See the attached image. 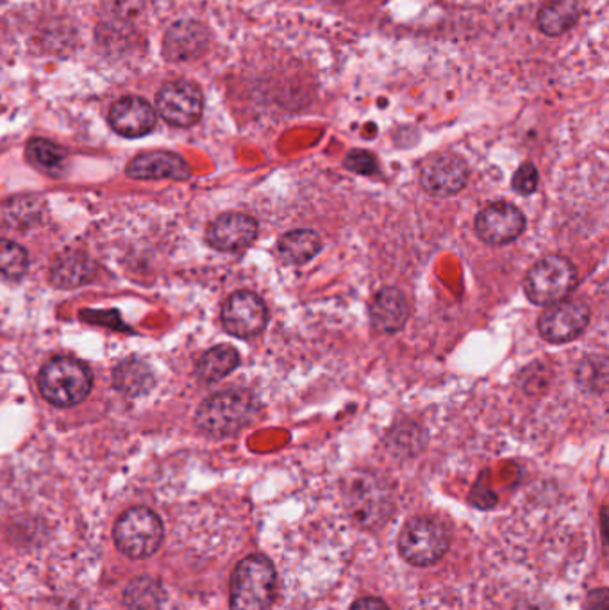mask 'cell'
<instances>
[{"label":"cell","mask_w":609,"mask_h":610,"mask_svg":"<svg viewBox=\"0 0 609 610\" xmlns=\"http://www.w3.org/2000/svg\"><path fill=\"white\" fill-rule=\"evenodd\" d=\"M260 412V403L246 389H226L202 402L197 411V427L206 434L232 436L250 426Z\"/></svg>","instance_id":"6da1fadb"},{"label":"cell","mask_w":609,"mask_h":610,"mask_svg":"<svg viewBox=\"0 0 609 610\" xmlns=\"http://www.w3.org/2000/svg\"><path fill=\"white\" fill-rule=\"evenodd\" d=\"M276 579V568L267 557H246L232 573L231 610H270Z\"/></svg>","instance_id":"7a4b0ae2"},{"label":"cell","mask_w":609,"mask_h":610,"mask_svg":"<svg viewBox=\"0 0 609 610\" xmlns=\"http://www.w3.org/2000/svg\"><path fill=\"white\" fill-rule=\"evenodd\" d=\"M578 268L565 256H546L523 277L526 297L537 306L563 302L578 288Z\"/></svg>","instance_id":"3957f363"},{"label":"cell","mask_w":609,"mask_h":610,"mask_svg":"<svg viewBox=\"0 0 609 610\" xmlns=\"http://www.w3.org/2000/svg\"><path fill=\"white\" fill-rule=\"evenodd\" d=\"M343 500L350 516L369 529L385 523L393 511L390 489L369 471H355L347 477Z\"/></svg>","instance_id":"277c9868"},{"label":"cell","mask_w":609,"mask_h":610,"mask_svg":"<svg viewBox=\"0 0 609 610\" xmlns=\"http://www.w3.org/2000/svg\"><path fill=\"white\" fill-rule=\"evenodd\" d=\"M38 384L47 402L56 407H72L87 400L93 379L84 362L56 358L41 368Z\"/></svg>","instance_id":"5b68a950"},{"label":"cell","mask_w":609,"mask_h":610,"mask_svg":"<svg viewBox=\"0 0 609 610\" xmlns=\"http://www.w3.org/2000/svg\"><path fill=\"white\" fill-rule=\"evenodd\" d=\"M164 530L160 516L146 509L132 507L114 523V544L129 559H147L160 550Z\"/></svg>","instance_id":"8992f818"},{"label":"cell","mask_w":609,"mask_h":610,"mask_svg":"<svg viewBox=\"0 0 609 610\" xmlns=\"http://www.w3.org/2000/svg\"><path fill=\"white\" fill-rule=\"evenodd\" d=\"M450 536L443 524L431 518H413L399 536V550L413 566H431L449 550Z\"/></svg>","instance_id":"52a82bcc"},{"label":"cell","mask_w":609,"mask_h":610,"mask_svg":"<svg viewBox=\"0 0 609 610\" xmlns=\"http://www.w3.org/2000/svg\"><path fill=\"white\" fill-rule=\"evenodd\" d=\"M269 323V308L252 291L232 293L222 308V326L234 338L249 339L261 334Z\"/></svg>","instance_id":"ba28073f"},{"label":"cell","mask_w":609,"mask_h":610,"mask_svg":"<svg viewBox=\"0 0 609 610\" xmlns=\"http://www.w3.org/2000/svg\"><path fill=\"white\" fill-rule=\"evenodd\" d=\"M156 106L164 122L176 127H191L199 122L204 109V97L190 81H172L158 93Z\"/></svg>","instance_id":"9c48e42d"},{"label":"cell","mask_w":609,"mask_h":610,"mask_svg":"<svg viewBox=\"0 0 609 610\" xmlns=\"http://www.w3.org/2000/svg\"><path fill=\"white\" fill-rule=\"evenodd\" d=\"M526 231V217L517 206L508 202L490 203L476 217V234L493 247L513 243Z\"/></svg>","instance_id":"30bf717a"},{"label":"cell","mask_w":609,"mask_h":610,"mask_svg":"<svg viewBox=\"0 0 609 610\" xmlns=\"http://www.w3.org/2000/svg\"><path fill=\"white\" fill-rule=\"evenodd\" d=\"M590 323V309L582 302H558L550 306L540 320L538 332L547 343H570L587 330Z\"/></svg>","instance_id":"8fae6325"},{"label":"cell","mask_w":609,"mask_h":610,"mask_svg":"<svg viewBox=\"0 0 609 610\" xmlns=\"http://www.w3.org/2000/svg\"><path fill=\"white\" fill-rule=\"evenodd\" d=\"M469 181V168L460 156L437 154L423 161L420 184L432 197L460 193Z\"/></svg>","instance_id":"7c38bea8"},{"label":"cell","mask_w":609,"mask_h":610,"mask_svg":"<svg viewBox=\"0 0 609 610\" xmlns=\"http://www.w3.org/2000/svg\"><path fill=\"white\" fill-rule=\"evenodd\" d=\"M258 236V222L243 213H223L208 227L206 240L220 252H238L252 244Z\"/></svg>","instance_id":"4fadbf2b"},{"label":"cell","mask_w":609,"mask_h":610,"mask_svg":"<svg viewBox=\"0 0 609 610\" xmlns=\"http://www.w3.org/2000/svg\"><path fill=\"white\" fill-rule=\"evenodd\" d=\"M128 176L138 181H154V179H173V181H187L190 179L191 170L181 156L156 150L137 156L128 164Z\"/></svg>","instance_id":"5bb4252c"},{"label":"cell","mask_w":609,"mask_h":610,"mask_svg":"<svg viewBox=\"0 0 609 610\" xmlns=\"http://www.w3.org/2000/svg\"><path fill=\"white\" fill-rule=\"evenodd\" d=\"M110 126L123 138H141L156 127L154 108L140 97H126L111 108Z\"/></svg>","instance_id":"9a60e30c"},{"label":"cell","mask_w":609,"mask_h":610,"mask_svg":"<svg viewBox=\"0 0 609 610\" xmlns=\"http://www.w3.org/2000/svg\"><path fill=\"white\" fill-rule=\"evenodd\" d=\"M208 40V31L202 23L181 20L164 34L163 56L176 63L188 61L204 52Z\"/></svg>","instance_id":"2e32d148"},{"label":"cell","mask_w":609,"mask_h":610,"mask_svg":"<svg viewBox=\"0 0 609 610\" xmlns=\"http://www.w3.org/2000/svg\"><path fill=\"white\" fill-rule=\"evenodd\" d=\"M410 318V303L397 288H385L373 297L370 320L382 334H396Z\"/></svg>","instance_id":"e0dca14e"},{"label":"cell","mask_w":609,"mask_h":610,"mask_svg":"<svg viewBox=\"0 0 609 610\" xmlns=\"http://www.w3.org/2000/svg\"><path fill=\"white\" fill-rule=\"evenodd\" d=\"M320 250H322V240L310 229L287 232L278 243L279 258L293 267H302L306 262L313 261Z\"/></svg>","instance_id":"ac0fdd59"},{"label":"cell","mask_w":609,"mask_h":610,"mask_svg":"<svg viewBox=\"0 0 609 610\" xmlns=\"http://www.w3.org/2000/svg\"><path fill=\"white\" fill-rule=\"evenodd\" d=\"M581 17L579 0H550L538 13V28L547 37H560L576 26Z\"/></svg>","instance_id":"d6986e66"},{"label":"cell","mask_w":609,"mask_h":610,"mask_svg":"<svg viewBox=\"0 0 609 610\" xmlns=\"http://www.w3.org/2000/svg\"><path fill=\"white\" fill-rule=\"evenodd\" d=\"M238 364H240V353L237 352V349H232L229 344H219V347L208 350L199 359L197 377L206 384L219 382L223 377H228L229 373L237 370Z\"/></svg>","instance_id":"ffe728a7"},{"label":"cell","mask_w":609,"mask_h":610,"mask_svg":"<svg viewBox=\"0 0 609 610\" xmlns=\"http://www.w3.org/2000/svg\"><path fill=\"white\" fill-rule=\"evenodd\" d=\"M90 276V259L81 252L63 253L52 267V284L56 288H63V290L84 284Z\"/></svg>","instance_id":"44dd1931"},{"label":"cell","mask_w":609,"mask_h":610,"mask_svg":"<svg viewBox=\"0 0 609 610\" xmlns=\"http://www.w3.org/2000/svg\"><path fill=\"white\" fill-rule=\"evenodd\" d=\"M113 382L114 388L122 393L138 397V394L147 393L154 386V376L146 362L128 359L114 370Z\"/></svg>","instance_id":"7402d4cb"},{"label":"cell","mask_w":609,"mask_h":610,"mask_svg":"<svg viewBox=\"0 0 609 610\" xmlns=\"http://www.w3.org/2000/svg\"><path fill=\"white\" fill-rule=\"evenodd\" d=\"M126 606L131 610H160L163 606L164 592L160 582L150 577H138L131 580L126 592Z\"/></svg>","instance_id":"603a6c76"},{"label":"cell","mask_w":609,"mask_h":610,"mask_svg":"<svg viewBox=\"0 0 609 610\" xmlns=\"http://www.w3.org/2000/svg\"><path fill=\"white\" fill-rule=\"evenodd\" d=\"M28 268V252L20 244L0 240V281H19Z\"/></svg>","instance_id":"cb8c5ba5"},{"label":"cell","mask_w":609,"mask_h":610,"mask_svg":"<svg viewBox=\"0 0 609 610\" xmlns=\"http://www.w3.org/2000/svg\"><path fill=\"white\" fill-rule=\"evenodd\" d=\"M29 161L40 170L46 172H54L63 164L67 152L61 147L56 146L52 141L43 140V138H34L28 143Z\"/></svg>","instance_id":"d4e9b609"},{"label":"cell","mask_w":609,"mask_h":610,"mask_svg":"<svg viewBox=\"0 0 609 610\" xmlns=\"http://www.w3.org/2000/svg\"><path fill=\"white\" fill-rule=\"evenodd\" d=\"M576 379H578V384L581 388L602 393L606 384H608V362H606V358L593 356V358L585 359L579 364Z\"/></svg>","instance_id":"484cf974"},{"label":"cell","mask_w":609,"mask_h":610,"mask_svg":"<svg viewBox=\"0 0 609 610\" xmlns=\"http://www.w3.org/2000/svg\"><path fill=\"white\" fill-rule=\"evenodd\" d=\"M343 164H346L347 170L358 173V176H373V173H378V161L367 150H350Z\"/></svg>","instance_id":"4316f807"},{"label":"cell","mask_w":609,"mask_h":610,"mask_svg":"<svg viewBox=\"0 0 609 610\" xmlns=\"http://www.w3.org/2000/svg\"><path fill=\"white\" fill-rule=\"evenodd\" d=\"M538 181H540V176H538V170L535 164L526 163L515 172L513 176V190L523 197L535 193L538 188Z\"/></svg>","instance_id":"83f0119b"},{"label":"cell","mask_w":609,"mask_h":610,"mask_svg":"<svg viewBox=\"0 0 609 610\" xmlns=\"http://www.w3.org/2000/svg\"><path fill=\"white\" fill-rule=\"evenodd\" d=\"M350 610H390L385 601L378 600V598H361L356 601L355 606L350 607Z\"/></svg>","instance_id":"f1b7e54d"},{"label":"cell","mask_w":609,"mask_h":610,"mask_svg":"<svg viewBox=\"0 0 609 610\" xmlns=\"http://www.w3.org/2000/svg\"><path fill=\"white\" fill-rule=\"evenodd\" d=\"M588 610H608V592H606V589L591 592L590 600H588Z\"/></svg>","instance_id":"f546056e"},{"label":"cell","mask_w":609,"mask_h":610,"mask_svg":"<svg viewBox=\"0 0 609 610\" xmlns=\"http://www.w3.org/2000/svg\"><path fill=\"white\" fill-rule=\"evenodd\" d=\"M517 610H543L538 603H522Z\"/></svg>","instance_id":"4dcf8cb0"},{"label":"cell","mask_w":609,"mask_h":610,"mask_svg":"<svg viewBox=\"0 0 609 610\" xmlns=\"http://www.w3.org/2000/svg\"><path fill=\"white\" fill-rule=\"evenodd\" d=\"M338 2H347V0H338Z\"/></svg>","instance_id":"1f68e13d"}]
</instances>
